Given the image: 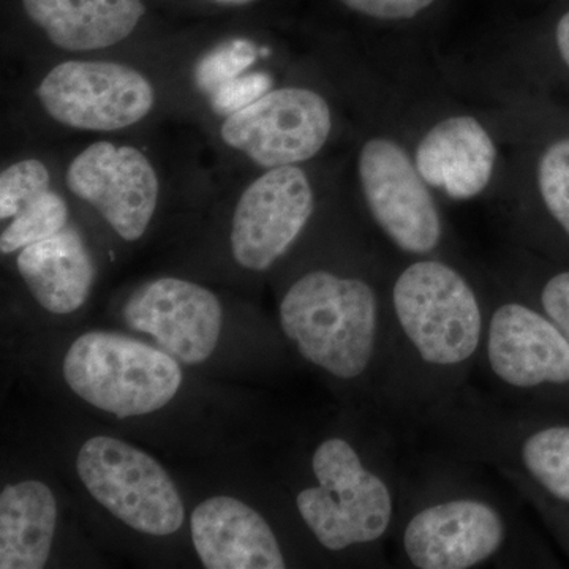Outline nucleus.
Masks as SVG:
<instances>
[{
  "label": "nucleus",
  "instance_id": "nucleus-22",
  "mask_svg": "<svg viewBox=\"0 0 569 569\" xmlns=\"http://www.w3.org/2000/svg\"><path fill=\"white\" fill-rule=\"evenodd\" d=\"M50 171L40 160L24 159L3 168L0 174V219H13L26 206L50 192Z\"/></svg>",
  "mask_w": 569,
  "mask_h": 569
},
{
  "label": "nucleus",
  "instance_id": "nucleus-12",
  "mask_svg": "<svg viewBox=\"0 0 569 569\" xmlns=\"http://www.w3.org/2000/svg\"><path fill=\"white\" fill-rule=\"evenodd\" d=\"M316 212V193L298 164L271 168L239 198L231 222L230 247L236 263L268 271L290 252Z\"/></svg>",
  "mask_w": 569,
  "mask_h": 569
},
{
  "label": "nucleus",
  "instance_id": "nucleus-8",
  "mask_svg": "<svg viewBox=\"0 0 569 569\" xmlns=\"http://www.w3.org/2000/svg\"><path fill=\"white\" fill-rule=\"evenodd\" d=\"M82 485L97 503L130 529L168 537L186 519L182 498L167 470L148 452L114 437H92L77 458Z\"/></svg>",
  "mask_w": 569,
  "mask_h": 569
},
{
  "label": "nucleus",
  "instance_id": "nucleus-18",
  "mask_svg": "<svg viewBox=\"0 0 569 569\" xmlns=\"http://www.w3.org/2000/svg\"><path fill=\"white\" fill-rule=\"evenodd\" d=\"M17 266L36 301L56 316L81 309L96 280L91 253L81 236L69 227L21 249Z\"/></svg>",
  "mask_w": 569,
  "mask_h": 569
},
{
  "label": "nucleus",
  "instance_id": "nucleus-17",
  "mask_svg": "<svg viewBox=\"0 0 569 569\" xmlns=\"http://www.w3.org/2000/svg\"><path fill=\"white\" fill-rule=\"evenodd\" d=\"M22 7L52 44L70 52L121 43L146 13L142 0H22Z\"/></svg>",
  "mask_w": 569,
  "mask_h": 569
},
{
  "label": "nucleus",
  "instance_id": "nucleus-9",
  "mask_svg": "<svg viewBox=\"0 0 569 569\" xmlns=\"http://www.w3.org/2000/svg\"><path fill=\"white\" fill-rule=\"evenodd\" d=\"M56 122L82 132H116L148 118L156 104L151 81L126 63L66 61L52 67L37 91Z\"/></svg>",
  "mask_w": 569,
  "mask_h": 569
},
{
  "label": "nucleus",
  "instance_id": "nucleus-23",
  "mask_svg": "<svg viewBox=\"0 0 569 569\" xmlns=\"http://www.w3.org/2000/svg\"><path fill=\"white\" fill-rule=\"evenodd\" d=\"M500 478L507 482L512 492L518 493L523 503L533 509L535 515L541 519L542 526L549 531L550 537L556 539L560 549L567 553L569 559V507L559 503L542 493L541 490L530 482L529 479L520 475L519 471L508 467L496 468Z\"/></svg>",
  "mask_w": 569,
  "mask_h": 569
},
{
  "label": "nucleus",
  "instance_id": "nucleus-25",
  "mask_svg": "<svg viewBox=\"0 0 569 569\" xmlns=\"http://www.w3.org/2000/svg\"><path fill=\"white\" fill-rule=\"evenodd\" d=\"M515 291L533 302L569 337V268L550 269Z\"/></svg>",
  "mask_w": 569,
  "mask_h": 569
},
{
  "label": "nucleus",
  "instance_id": "nucleus-19",
  "mask_svg": "<svg viewBox=\"0 0 569 569\" xmlns=\"http://www.w3.org/2000/svg\"><path fill=\"white\" fill-rule=\"evenodd\" d=\"M58 503L44 482L22 481L0 493V568L41 569L50 559Z\"/></svg>",
  "mask_w": 569,
  "mask_h": 569
},
{
  "label": "nucleus",
  "instance_id": "nucleus-29",
  "mask_svg": "<svg viewBox=\"0 0 569 569\" xmlns=\"http://www.w3.org/2000/svg\"><path fill=\"white\" fill-rule=\"evenodd\" d=\"M223 2H246V0H223Z\"/></svg>",
  "mask_w": 569,
  "mask_h": 569
},
{
  "label": "nucleus",
  "instance_id": "nucleus-10",
  "mask_svg": "<svg viewBox=\"0 0 569 569\" xmlns=\"http://www.w3.org/2000/svg\"><path fill=\"white\" fill-rule=\"evenodd\" d=\"M358 176L367 209L391 244L411 257H433L443 242V219L406 149L372 138L359 151Z\"/></svg>",
  "mask_w": 569,
  "mask_h": 569
},
{
  "label": "nucleus",
  "instance_id": "nucleus-4",
  "mask_svg": "<svg viewBox=\"0 0 569 569\" xmlns=\"http://www.w3.org/2000/svg\"><path fill=\"white\" fill-rule=\"evenodd\" d=\"M389 437L370 455L346 436L326 437L313 448V481L298 490L295 505L306 529L329 552L367 550L383 559L407 485Z\"/></svg>",
  "mask_w": 569,
  "mask_h": 569
},
{
  "label": "nucleus",
  "instance_id": "nucleus-28",
  "mask_svg": "<svg viewBox=\"0 0 569 569\" xmlns=\"http://www.w3.org/2000/svg\"><path fill=\"white\" fill-rule=\"evenodd\" d=\"M557 48L569 69V11L560 18L556 29Z\"/></svg>",
  "mask_w": 569,
  "mask_h": 569
},
{
  "label": "nucleus",
  "instance_id": "nucleus-24",
  "mask_svg": "<svg viewBox=\"0 0 569 569\" xmlns=\"http://www.w3.org/2000/svg\"><path fill=\"white\" fill-rule=\"evenodd\" d=\"M257 61V50L249 40H231L209 52L197 67V82L213 92L224 82L241 77Z\"/></svg>",
  "mask_w": 569,
  "mask_h": 569
},
{
  "label": "nucleus",
  "instance_id": "nucleus-27",
  "mask_svg": "<svg viewBox=\"0 0 569 569\" xmlns=\"http://www.w3.org/2000/svg\"><path fill=\"white\" fill-rule=\"evenodd\" d=\"M347 9L383 21L410 20L436 0H340Z\"/></svg>",
  "mask_w": 569,
  "mask_h": 569
},
{
  "label": "nucleus",
  "instance_id": "nucleus-20",
  "mask_svg": "<svg viewBox=\"0 0 569 569\" xmlns=\"http://www.w3.org/2000/svg\"><path fill=\"white\" fill-rule=\"evenodd\" d=\"M69 206L56 192H47L10 220L0 236V252H20L24 247L61 233L69 223Z\"/></svg>",
  "mask_w": 569,
  "mask_h": 569
},
{
  "label": "nucleus",
  "instance_id": "nucleus-26",
  "mask_svg": "<svg viewBox=\"0 0 569 569\" xmlns=\"http://www.w3.org/2000/svg\"><path fill=\"white\" fill-rule=\"evenodd\" d=\"M271 88V78L264 73L241 74L224 82L212 92V104L217 111L228 116L260 99Z\"/></svg>",
  "mask_w": 569,
  "mask_h": 569
},
{
  "label": "nucleus",
  "instance_id": "nucleus-13",
  "mask_svg": "<svg viewBox=\"0 0 569 569\" xmlns=\"http://www.w3.org/2000/svg\"><path fill=\"white\" fill-rule=\"evenodd\" d=\"M66 183L127 242L142 238L159 204L156 168L133 146L93 142L71 160Z\"/></svg>",
  "mask_w": 569,
  "mask_h": 569
},
{
  "label": "nucleus",
  "instance_id": "nucleus-7",
  "mask_svg": "<svg viewBox=\"0 0 569 569\" xmlns=\"http://www.w3.org/2000/svg\"><path fill=\"white\" fill-rule=\"evenodd\" d=\"M67 387L89 406L126 419L162 410L182 387L178 359L114 332L78 337L63 358Z\"/></svg>",
  "mask_w": 569,
  "mask_h": 569
},
{
  "label": "nucleus",
  "instance_id": "nucleus-21",
  "mask_svg": "<svg viewBox=\"0 0 569 569\" xmlns=\"http://www.w3.org/2000/svg\"><path fill=\"white\" fill-rule=\"evenodd\" d=\"M538 189L549 219L569 244V140L552 142L542 152Z\"/></svg>",
  "mask_w": 569,
  "mask_h": 569
},
{
  "label": "nucleus",
  "instance_id": "nucleus-11",
  "mask_svg": "<svg viewBox=\"0 0 569 569\" xmlns=\"http://www.w3.org/2000/svg\"><path fill=\"white\" fill-rule=\"evenodd\" d=\"M332 132L328 100L312 89L288 86L266 92L224 116L220 137L258 167H290L313 159Z\"/></svg>",
  "mask_w": 569,
  "mask_h": 569
},
{
  "label": "nucleus",
  "instance_id": "nucleus-1",
  "mask_svg": "<svg viewBox=\"0 0 569 569\" xmlns=\"http://www.w3.org/2000/svg\"><path fill=\"white\" fill-rule=\"evenodd\" d=\"M489 299L459 268L415 258L388 283V329L377 402L418 422L477 373Z\"/></svg>",
  "mask_w": 569,
  "mask_h": 569
},
{
  "label": "nucleus",
  "instance_id": "nucleus-14",
  "mask_svg": "<svg viewBox=\"0 0 569 569\" xmlns=\"http://www.w3.org/2000/svg\"><path fill=\"white\" fill-rule=\"evenodd\" d=\"M122 316L130 328L151 336L187 366L208 361L222 335L219 298L201 284L176 277L142 284L123 306Z\"/></svg>",
  "mask_w": 569,
  "mask_h": 569
},
{
  "label": "nucleus",
  "instance_id": "nucleus-2",
  "mask_svg": "<svg viewBox=\"0 0 569 569\" xmlns=\"http://www.w3.org/2000/svg\"><path fill=\"white\" fill-rule=\"evenodd\" d=\"M455 475L438 471L418 485L407 481L391 538L402 567H557L498 493Z\"/></svg>",
  "mask_w": 569,
  "mask_h": 569
},
{
  "label": "nucleus",
  "instance_id": "nucleus-16",
  "mask_svg": "<svg viewBox=\"0 0 569 569\" xmlns=\"http://www.w3.org/2000/svg\"><path fill=\"white\" fill-rule=\"evenodd\" d=\"M496 160V142L471 116L438 122L419 142L415 156L422 179L459 201L478 197L489 186Z\"/></svg>",
  "mask_w": 569,
  "mask_h": 569
},
{
  "label": "nucleus",
  "instance_id": "nucleus-15",
  "mask_svg": "<svg viewBox=\"0 0 569 569\" xmlns=\"http://www.w3.org/2000/svg\"><path fill=\"white\" fill-rule=\"evenodd\" d=\"M190 523L204 568H287L282 545L268 520L239 498H208L194 508Z\"/></svg>",
  "mask_w": 569,
  "mask_h": 569
},
{
  "label": "nucleus",
  "instance_id": "nucleus-3",
  "mask_svg": "<svg viewBox=\"0 0 569 569\" xmlns=\"http://www.w3.org/2000/svg\"><path fill=\"white\" fill-rule=\"evenodd\" d=\"M284 339L307 365L377 399L388 329V284L335 269H310L279 305Z\"/></svg>",
  "mask_w": 569,
  "mask_h": 569
},
{
  "label": "nucleus",
  "instance_id": "nucleus-6",
  "mask_svg": "<svg viewBox=\"0 0 569 569\" xmlns=\"http://www.w3.org/2000/svg\"><path fill=\"white\" fill-rule=\"evenodd\" d=\"M477 372L501 402L569 418V337L516 291L489 299Z\"/></svg>",
  "mask_w": 569,
  "mask_h": 569
},
{
  "label": "nucleus",
  "instance_id": "nucleus-5",
  "mask_svg": "<svg viewBox=\"0 0 569 569\" xmlns=\"http://www.w3.org/2000/svg\"><path fill=\"white\" fill-rule=\"evenodd\" d=\"M417 425L467 462L512 468L569 507V418L509 406L468 383Z\"/></svg>",
  "mask_w": 569,
  "mask_h": 569
}]
</instances>
